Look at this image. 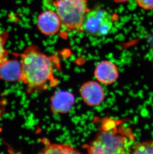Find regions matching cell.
Segmentation results:
<instances>
[{
	"label": "cell",
	"instance_id": "cell-5",
	"mask_svg": "<svg viewBox=\"0 0 153 154\" xmlns=\"http://www.w3.org/2000/svg\"><path fill=\"white\" fill-rule=\"evenodd\" d=\"M82 101L88 106L97 107L104 102L106 98L104 89L98 81H88L83 83L80 89Z\"/></svg>",
	"mask_w": 153,
	"mask_h": 154
},
{
	"label": "cell",
	"instance_id": "cell-2",
	"mask_svg": "<svg viewBox=\"0 0 153 154\" xmlns=\"http://www.w3.org/2000/svg\"><path fill=\"white\" fill-rule=\"evenodd\" d=\"M22 67L20 82L28 94L41 91L53 82L57 57L48 55L35 45H29L19 54Z\"/></svg>",
	"mask_w": 153,
	"mask_h": 154
},
{
	"label": "cell",
	"instance_id": "cell-14",
	"mask_svg": "<svg viewBox=\"0 0 153 154\" xmlns=\"http://www.w3.org/2000/svg\"><path fill=\"white\" fill-rule=\"evenodd\" d=\"M7 104V101L6 99L0 98V122L3 115H4V113L6 112ZM1 131L2 128L0 125V132H1Z\"/></svg>",
	"mask_w": 153,
	"mask_h": 154
},
{
	"label": "cell",
	"instance_id": "cell-7",
	"mask_svg": "<svg viewBox=\"0 0 153 154\" xmlns=\"http://www.w3.org/2000/svg\"><path fill=\"white\" fill-rule=\"evenodd\" d=\"M75 102V99L72 93L66 90H58L51 97V110L55 115L67 113Z\"/></svg>",
	"mask_w": 153,
	"mask_h": 154
},
{
	"label": "cell",
	"instance_id": "cell-13",
	"mask_svg": "<svg viewBox=\"0 0 153 154\" xmlns=\"http://www.w3.org/2000/svg\"><path fill=\"white\" fill-rule=\"evenodd\" d=\"M139 6L145 10L153 9V0H136Z\"/></svg>",
	"mask_w": 153,
	"mask_h": 154
},
{
	"label": "cell",
	"instance_id": "cell-10",
	"mask_svg": "<svg viewBox=\"0 0 153 154\" xmlns=\"http://www.w3.org/2000/svg\"><path fill=\"white\" fill-rule=\"evenodd\" d=\"M42 154H79L80 152L70 144L48 143L41 151Z\"/></svg>",
	"mask_w": 153,
	"mask_h": 154
},
{
	"label": "cell",
	"instance_id": "cell-11",
	"mask_svg": "<svg viewBox=\"0 0 153 154\" xmlns=\"http://www.w3.org/2000/svg\"><path fill=\"white\" fill-rule=\"evenodd\" d=\"M10 34L6 30L0 31V67L8 58L9 52L6 45L9 39Z\"/></svg>",
	"mask_w": 153,
	"mask_h": 154
},
{
	"label": "cell",
	"instance_id": "cell-15",
	"mask_svg": "<svg viewBox=\"0 0 153 154\" xmlns=\"http://www.w3.org/2000/svg\"><path fill=\"white\" fill-rule=\"evenodd\" d=\"M114 2L117 3H123L127 2L129 0H112Z\"/></svg>",
	"mask_w": 153,
	"mask_h": 154
},
{
	"label": "cell",
	"instance_id": "cell-12",
	"mask_svg": "<svg viewBox=\"0 0 153 154\" xmlns=\"http://www.w3.org/2000/svg\"><path fill=\"white\" fill-rule=\"evenodd\" d=\"M131 154H153V140L135 143Z\"/></svg>",
	"mask_w": 153,
	"mask_h": 154
},
{
	"label": "cell",
	"instance_id": "cell-8",
	"mask_svg": "<svg viewBox=\"0 0 153 154\" xmlns=\"http://www.w3.org/2000/svg\"><path fill=\"white\" fill-rule=\"evenodd\" d=\"M94 75L97 81L101 84L110 85L118 79L119 70L114 63L110 60H104L95 66Z\"/></svg>",
	"mask_w": 153,
	"mask_h": 154
},
{
	"label": "cell",
	"instance_id": "cell-1",
	"mask_svg": "<svg viewBox=\"0 0 153 154\" xmlns=\"http://www.w3.org/2000/svg\"><path fill=\"white\" fill-rule=\"evenodd\" d=\"M135 143L132 130L125 120L104 117L95 138L85 148L89 154H129Z\"/></svg>",
	"mask_w": 153,
	"mask_h": 154
},
{
	"label": "cell",
	"instance_id": "cell-9",
	"mask_svg": "<svg viewBox=\"0 0 153 154\" xmlns=\"http://www.w3.org/2000/svg\"><path fill=\"white\" fill-rule=\"evenodd\" d=\"M21 75L20 60L8 58L0 67V80L9 83L20 82Z\"/></svg>",
	"mask_w": 153,
	"mask_h": 154
},
{
	"label": "cell",
	"instance_id": "cell-3",
	"mask_svg": "<svg viewBox=\"0 0 153 154\" xmlns=\"http://www.w3.org/2000/svg\"><path fill=\"white\" fill-rule=\"evenodd\" d=\"M54 5L62 25L67 30L81 31L82 20L88 11V0H56Z\"/></svg>",
	"mask_w": 153,
	"mask_h": 154
},
{
	"label": "cell",
	"instance_id": "cell-6",
	"mask_svg": "<svg viewBox=\"0 0 153 154\" xmlns=\"http://www.w3.org/2000/svg\"><path fill=\"white\" fill-rule=\"evenodd\" d=\"M37 26L42 34L52 35L57 34L61 28L62 22L56 12L46 10L38 17Z\"/></svg>",
	"mask_w": 153,
	"mask_h": 154
},
{
	"label": "cell",
	"instance_id": "cell-4",
	"mask_svg": "<svg viewBox=\"0 0 153 154\" xmlns=\"http://www.w3.org/2000/svg\"><path fill=\"white\" fill-rule=\"evenodd\" d=\"M113 25L111 14L104 9L88 10L82 20L81 31L90 36L101 37L110 34Z\"/></svg>",
	"mask_w": 153,
	"mask_h": 154
}]
</instances>
